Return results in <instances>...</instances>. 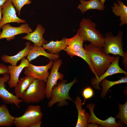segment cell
<instances>
[{
	"label": "cell",
	"instance_id": "obj_1",
	"mask_svg": "<svg viewBox=\"0 0 127 127\" xmlns=\"http://www.w3.org/2000/svg\"><path fill=\"white\" fill-rule=\"evenodd\" d=\"M84 47V49L89 56L99 78L106 70L115 57L106 54L103 48L96 47L91 43L88 45L85 44Z\"/></svg>",
	"mask_w": 127,
	"mask_h": 127
},
{
	"label": "cell",
	"instance_id": "obj_2",
	"mask_svg": "<svg viewBox=\"0 0 127 127\" xmlns=\"http://www.w3.org/2000/svg\"><path fill=\"white\" fill-rule=\"evenodd\" d=\"M96 26V23L91 19L83 18L76 34L84 41H89L96 47L102 48L104 44V36L97 29Z\"/></svg>",
	"mask_w": 127,
	"mask_h": 127
},
{
	"label": "cell",
	"instance_id": "obj_3",
	"mask_svg": "<svg viewBox=\"0 0 127 127\" xmlns=\"http://www.w3.org/2000/svg\"><path fill=\"white\" fill-rule=\"evenodd\" d=\"M76 79V78H75L72 81L68 83H67V80H62L53 87L51 92L50 99L48 104L49 107H51L56 103H57L58 107L67 106V100L74 102V101L70 96L69 93L72 86L78 81Z\"/></svg>",
	"mask_w": 127,
	"mask_h": 127
},
{
	"label": "cell",
	"instance_id": "obj_4",
	"mask_svg": "<svg viewBox=\"0 0 127 127\" xmlns=\"http://www.w3.org/2000/svg\"><path fill=\"white\" fill-rule=\"evenodd\" d=\"M123 34L121 31L115 36L111 32L105 33L104 36V44L103 48L106 54L118 55L123 58L127 56V52L123 50Z\"/></svg>",
	"mask_w": 127,
	"mask_h": 127
},
{
	"label": "cell",
	"instance_id": "obj_5",
	"mask_svg": "<svg viewBox=\"0 0 127 127\" xmlns=\"http://www.w3.org/2000/svg\"><path fill=\"white\" fill-rule=\"evenodd\" d=\"M46 97V84L43 81L35 79L21 98L27 103L39 102Z\"/></svg>",
	"mask_w": 127,
	"mask_h": 127
},
{
	"label": "cell",
	"instance_id": "obj_6",
	"mask_svg": "<svg viewBox=\"0 0 127 127\" xmlns=\"http://www.w3.org/2000/svg\"><path fill=\"white\" fill-rule=\"evenodd\" d=\"M43 115L40 106L29 105L22 115L15 117L14 125L16 127H29L33 123L41 120Z\"/></svg>",
	"mask_w": 127,
	"mask_h": 127
},
{
	"label": "cell",
	"instance_id": "obj_7",
	"mask_svg": "<svg viewBox=\"0 0 127 127\" xmlns=\"http://www.w3.org/2000/svg\"><path fill=\"white\" fill-rule=\"evenodd\" d=\"M62 64V60L57 59L53 61L50 73L48 76L46 84V97L48 99L51 97V92L53 87L57 84L59 80H64V75L59 72V69Z\"/></svg>",
	"mask_w": 127,
	"mask_h": 127
},
{
	"label": "cell",
	"instance_id": "obj_8",
	"mask_svg": "<svg viewBox=\"0 0 127 127\" xmlns=\"http://www.w3.org/2000/svg\"><path fill=\"white\" fill-rule=\"evenodd\" d=\"M15 8L11 0H8L4 4L1 10L2 15L0 21V29L3 25L11 23H25L26 21L21 19L17 16Z\"/></svg>",
	"mask_w": 127,
	"mask_h": 127
},
{
	"label": "cell",
	"instance_id": "obj_9",
	"mask_svg": "<svg viewBox=\"0 0 127 127\" xmlns=\"http://www.w3.org/2000/svg\"><path fill=\"white\" fill-rule=\"evenodd\" d=\"M2 31L0 34V40L6 39L8 41L14 39L15 36L23 33L28 34L33 31L32 28L27 23L18 27L12 26L9 24H4L1 27Z\"/></svg>",
	"mask_w": 127,
	"mask_h": 127
},
{
	"label": "cell",
	"instance_id": "obj_10",
	"mask_svg": "<svg viewBox=\"0 0 127 127\" xmlns=\"http://www.w3.org/2000/svg\"><path fill=\"white\" fill-rule=\"evenodd\" d=\"M53 62V60H50L47 65L42 66H36L29 62L28 66L24 68V74L46 82L49 74L48 71L52 68Z\"/></svg>",
	"mask_w": 127,
	"mask_h": 127
},
{
	"label": "cell",
	"instance_id": "obj_11",
	"mask_svg": "<svg viewBox=\"0 0 127 127\" xmlns=\"http://www.w3.org/2000/svg\"><path fill=\"white\" fill-rule=\"evenodd\" d=\"M120 56L118 55H116L106 70L98 78L94 77L91 79L92 86L95 89H101L99 86V83L103 79L108 76L117 73H122L127 75V72L122 69L119 65Z\"/></svg>",
	"mask_w": 127,
	"mask_h": 127
},
{
	"label": "cell",
	"instance_id": "obj_12",
	"mask_svg": "<svg viewBox=\"0 0 127 127\" xmlns=\"http://www.w3.org/2000/svg\"><path fill=\"white\" fill-rule=\"evenodd\" d=\"M9 74L3 75V77L0 76V98L5 104H15L18 108L19 105L23 101L15 95L9 92L6 88L5 83L8 81L10 76Z\"/></svg>",
	"mask_w": 127,
	"mask_h": 127
},
{
	"label": "cell",
	"instance_id": "obj_13",
	"mask_svg": "<svg viewBox=\"0 0 127 127\" xmlns=\"http://www.w3.org/2000/svg\"><path fill=\"white\" fill-rule=\"evenodd\" d=\"M29 62L25 57L21 60L20 63L18 66L10 65L8 66L10 78L8 84L11 88L15 87L17 84L20 73L23 70L28 67Z\"/></svg>",
	"mask_w": 127,
	"mask_h": 127
},
{
	"label": "cell",
	"instance_id": "obj_14",
	"mask_svg": "<svg viewBox=\"0 0 127 127\" xmlns=\"http://www.w3.org/2000/svg\"><path fill=\"white\" fill-rule=\"evenodd\" d=\"M86 107L89 109L91 114L88 119V123H95L105 127H118L123 126V124L117 123L115 121V118L112 116L103 120L97 117L94 112V109L95 107V105L94 104H88L87 105Z\"/></svg>",
	"mask_w": 127,
	"mask_h": 127
},
{
	"label": "cell",
	"instance_id": "obj_15",
	"mask_svg": "<svg viewBox=\"0 0 127 127\" xmlns=\"http://www.w3.org/2000/svg\"><path fill=\"white\" fill-rule=\"evenodd\" d=\"M45 32V28L41 24H39L34 31L27 34L26 35L23 37L22 38L32 42L34 44L32 45L33 46H41L48 43L43 37Z\"/></svg>",
	"mask_w": 127,
	"mask_h": 127
},
{
	"label": "cell",
	"instance_id": "obj_16",
	"mask_svg": "<svg viewBox=\"0 0 127 127\" xmlns=\"http://www.w3.org/2000/svg\"><path fill=\"white\" fill-rule=\"evenodd\" d=\"M41 46H37L31 45L30 49L27 56V59L29 62L36 58L40 56H44L50 60H54L59 59V54H52L47 52Z\"/></svg>",
	"mask_w": 127,
	"mask_h": 127
},
{
	"label": "cell",
	"instance_id": "obj_17",
	"mask_svg": "<svg viewBox=\"0 0 127 127\" xmlns=\"http://www.w3.org/2000/svg\"><path fill=\"white\" fill-rule=\"evenodd\" d=\"M25 44V48L14 56H9L6 55H2L1 57L2 60L4 62L9 63L12 65L17 66L18 62L27 56L29 51L31 43L28 41Z\"/></svg>",
	"mask_w": 127,
	"mask_h": 127
},
{
	"label": "cell",
	"instance_id": "obj_18",
	"mask_svg": "<svg viewBox=\"0 0 127 127\" xmlns=\"http://www.w3.org/2000/svg\"><path fill=\"white\" fill-rule=\"evenodd\" d=\"M74 102L75 104L78 112V119L75 127H87L88 124L87 120L90 115L85 109L82 108V106L83 105L80 97L77 96Z\"/></svg>",
	"mask_w": 127,
	"mask_h": 127
},
{
	"label": "cell",
	"instance_id": "obj_19",
	"mask_svg": "<svg viewBox=\"0 0 127 127\" xmlns=\"http://www.w3.org/2000/svg\"><path fill=\"white\" fill-rule=\"evenodd\" d=\"M117 2L114 1L111 8L113 14L119 17L121 27L127 24V7L120 0H117Z\"/></svg>",
	"mask_w": 127,
	"mask_h": 127
},
{
	"label": "cell",
	"instance_id": "obj_20",
	"mask_svg": "<svg viewBox=\"0 0 127 127\" xmlns=\"http://www.w3.org/2000/svg\"><path fill=\"white\" fill-rule=\"evenodd\" d=\"M80 4L78 5L77 8L80 10L82 14L90 10L103 11L105 8L104 4L99 0H80Z\"/></svg>",
	"mask_w": 127,
	"mask_h": 127
},
{
	"label": "cell",
	"instance_id": "obj_21",
	"mask_svg": "<svg viewBox=\"0 0 127 127\" xmlns=\"http://www.w3.org/2000/svg\"><path fill=\"white\" fill-rule=\"evenodd\" d=\"M35 79L31 76L26 75L19 79L17 85L15 87V95L18 98H21Z\"/></svg>",
	"mask_w": 127,
	"mask_h": 127
},
{
	"label": "cell",
	"instance_id": "obj_22",
	"mask_svg": "<svg viewBox=\"0 0 127 127\" xmlns=\"http://www.w3.org/2000/svg\"><path fill=\"white\" fill-rule=\"evenodd\" d=\"M65 38L64 37L60 41H51L46 44H43L42 47L50 53L59 54V52L64 50L67 46L65 43Z\"/></svg>",
	"mask_w": 127,
	"mask_h": 127
},
{
	"label": "cell",
	"instance_id": "obj_23",
	"mask_svg": "<svg viewBox=\"0 0 127 127\" xmlns=\"http://www.w3.org/2000/svg\"><path fill=\"white\" fill-rule=\"evenodd\" d=\"M15 118L10 114L5 104L0 105V127L12 126L14 125Z\"/></svg>",
	"mask_w": 127,
	"mask_h": 127
},
{
	"label": "cell",
	"instance_id": "obj_24",
	"mask_svg": "<svg viewBox=\"0 0 127 127\" xmlns=\"http://www.w3.org/2000/svg\"><path fill=\"white\" fill-rule=\"evenodd\" d=\"M72 58L74 56L80 57L84 60L88 65L92 73L95 75V77L98 78L94 70L91 60L87 53L83 48L79 50L74 52L71 50L67 46L64 50Z\"/></svg>",
	"mask_w": 127,
	"mask_h": 127
},
{
	"label": "cell",
	"instance_id": "obj_25",
	"mask_svg": "<svg viewBox=\"0 0 127 127\" xmlns=\"http://www.w3.org/2000/svg\"><path fill=\"white\" fill-rule=\"evenodd\" d=\"M120 79L116 81H111L108 80L105 78L101 81L102 83L99 85L102 87V90L101 93V97L104 98L107 95L108 91L110 88L116 84L127 82V75L120 77Z\"/></svg>",
	"mask_w": 127,
	"mask_h": 127
},
{
	"label": "cell",
	"instance_id": "obj_26",
	"mask_svg": "<svg viewBox=\"0 0 127 127\" xmlns=\"http://www.w3.org/2000/svg\"><path fill=\"white\" fill-rule=\"evenodd\" d=\"M65 42L67 46L71 50L76 52L83 48L84 41L76 34L71 38H65Z\"/></svg>",
	"mask_w": 127,
	"mask_h": 127
},
{
	"label": "cell",
	"instance_id": "obj_27",
	"mask_svg": "<svg viewBox=\"0 0 127 127\" xmlns=\"http://www.w3.org/2000/svg\"><path fill=\"white\" fill-rule=\"evenodd\" d=\"M118 107L119 110V113L116 116V118L120 120V122L124 123L127 125V101L123 104L119 103Z\"/></svg>",
	"mask_w": 127,
	"mask_h": 127
},
{
	"label": "cell",
	"instance_id": "obj_28",
	"mask_svg": "<svg viewBox=\"0 0 127 127\" xmlns=\"http://www.w3.org/2000/svg\"><path fill=\"white\" fill-rule=\"evenodd\" d=\"M14 7L16 8L19 16H20V12L22 7L25 5L30 4L32 3L30 0H11Z\"/></svg>",
	"mask_w": 127,
	"mask_h": 127
},
{
	"label": "cell",
	"instance_id": "obj_29",
	"mask_svg": "<svg viewBox=\"0 0 127 127\" xmlns=\"http://www.w3.org/2000/svg\"><path fill=\"white\" fill-rule=\"evenodd\" d=\"M82 95L84 98L83 102L82 103L83 105L87 99H90L93 96L94 92L93 90L90 87H88L84 88L82 92Z\"/></svg>",
	"mask_w": 127,
	"mask_h": 127
},
{
	"label": "cell",
	"instance_id": "obj_30",
	"mask_svg": "<svg viewBox=\"0 0 127 127\" xmlns=\"http://www.w3.org/2000/svg\"><path fill=\"white\" fill-rule=\"evenodd\" d=\"M9 74L8 66L0 63V75Z\"/></svg>",
	"mask_w": 127,
	"mask_h": 127
},
{
	"label": "cell",
	"instance_id": "obj_31",
	"mask_svg": "<svg viewBox=\"0 0 127 127\" xmlns=\"http://www.w3.org/2000/svg\"><path fill=\"white\" fill-rule=\"evenodd\" d=\"M42 123L41 120L39 121L31 124L29 127H40Z\"/></svg>",
	"mask_w": 127,
	"mask_h": 127
},
{
	"label": "cell",
	"instance_id": "obj_32",
	"mask_svg": "<svg viewBox=\"0 0 127 127\" xmlns=\"http://www.w3.org/2000/svg\"><path fill=\"white\" fill-rule=\"evenodd\" d=\"M101 125L97 123H88L87 127H98L99 125Z\"/></svg>",
	"mask_w": 127,
	"mask_h": 127
},
{
	"label": "cell",
	"instance_id": "obj_33",
	"mask_svg": "<svg viewBox=\"0 0 127 127\" xmlns=\"http://www.w3.org/2000/svg\"><path fill=\"white\" fill-rule=\"evenodd\" d=\"M8 0H0V6H3L4 3Z\"/></svg>",
	"mask_w": 127,
	"mask_h": 127
},
{
	"label": "cell",
	"instance_id": "obj_34",
	"mask_svg": "<svg viewBox=\"0 0 127 127\" xmlns=\"http://www.w3.org/2000/svg\"><path fill=\"white\" fill-rule=\"evenodd\" d=\"M3 6H0V21L2 18V14L1 13V10Z\"/></svg>",
	"mask_w": 127,
	"mask_h": 127
},
{
	"label": "cell",
	"instance_id": "obj_35",
	"mask_svg": "<svg viewBox=\"0 0 127 127\" xmlns=\"http://www.w3.org/2000/svg\"><path fill=\"white\" fill-rule=\"evenodd\" d=\"M106 0H100V1L102 3L104 4Z\"/></svg>",
	"mask_w": 127,
	"mask_h": 127
}]
</instances>
